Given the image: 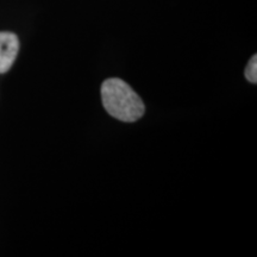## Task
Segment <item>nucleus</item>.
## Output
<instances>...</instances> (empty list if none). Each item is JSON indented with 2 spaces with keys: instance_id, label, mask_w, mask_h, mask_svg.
<instances>
[{
  "instance_id": "obj_1",
  "label": "nucleus",
  "mask_w": 257,
  "mask_h": 257,
  "mask_svg": "<svg viewBox=\"0 0 257 257\" xmlns=\"http://www.w3.org/2000/svg\"><path fill=\"white\" fill-rule=\"evenodd\" d=\"M105 110L121 121H136L144 114L143 101L126 82L120 79H107L101 86Z\"/></svg>"
},
{
  "instance_id": "obj_2",
  "label": "nucleus",
  "mask_w": 257,
  "mask_h": 257,
  "mask_svg": "<svg viewBox=\"0 0 257 257\" xmlns=\"http://www.w3.org/2000/svg\"><path fill=\"white\" fill-rule=\"evenodd\" d=\"M18 50V37L12 32H0V73H6L11 68Z\"/></svg>"
},
{
  "instance_id": "obj_3",
  "label": "nucleus",
  "mask_w": 257,
  "mask_h": 257,
  "mask_svg": "<svg viewBox=\"0 0 257 257\" xmlns=\"http://www.w3.org/2000/svg\"><path fill=\"white\" fill-rule=\"evenodd\" d=\"M245 76L250 82H257V56L253 55L245 69Z\"/></svg>"
}]
</instances>
